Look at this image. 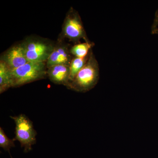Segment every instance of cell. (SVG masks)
I'll return each instance as SVG.
<instances>
[{
	"label": "cell",
	"mask_w": 158,
	"mask_h": 158,
	"mask_svg": "<svg viewBox=\"0 0 158 158\" xmlns=\"http://www.w3.org/2000/svg\"><path fill=\"white\" fill-rule=\"evenodd\" d=\"M99 76L98 63L92 52L89 53L86 64L67 87L79 92H86L97 84Z\"/></svg>",
	"instance_id": "1"
},
{
	"label": "cell",
	"mask_w": 158,
	"mask_h": 158,
	"mask_svg": "<svg viewBox=\"0 0 158 158\" xmlns=\"http://www.w3.org/2000/svg\"><path fill=\"white\" fill-rule=\"evenodd\" d=\"M46 66L45 62H29L18 68L10 69L12 87L44 78L47 74Z\"/></svg>",
	"instance_id": "2"
},
{
	"label": "cell",
	"mask_w": 158,
	"mask_h": 158,
	"mask_svg": "<svg viewBox=\"0 0 158 158\" xmlns=\"http://www.w3.org/2000/svg\"><path fill=\"white\" fill-rule=\"evenodd\" d=\"M10 117L14 120L15 124V137L13 140L19 141L24 152H28L36 142L37 133L33 123L24 114Z\"/></svg>",
	"instance_id": "3"
},
{
	"label": "cell",
	"mask_w": 158,
	"mask_h": 158,
	"mask_svg": "<svg viewBox=\"0 0 158 158\" xmlns=\"http://www.w3.org/2000/svg\"><path fill=\"white\" fill-rule=\"evenodd\" d=\"M28 62L47 61L55 47L46 40L37 38H30L22 44Z\"/></svg>",
	"instance_id": "4"
},
{
	"label": "cell",
	"mask_w": 158,
	"mask_h": 158,
	"mask_svg": "<svg viewBox=\"0 0 158 158\" xmlns=\"http://www.w3.org/2000/svg\"><path fill=\"white\" fill-rule=\"evenodd\" d=\"M63 30L65 36L71 39L77 40L83 38L89 42L87 40L81 18L76 12H71L67 16Z\"/></svg>",
	"instance_id": "5"
},
{
	"label": "cell",
	"mask_w": 158,
	"mask_h": 158,
	"mask_svg": "<svg viewBox=\"0 0 158 158\" xmlns=\"http://www.w3.org/2000/svg\"><path fill=\"white\" fill-rule=\"evenodd\" d=\"M10 69L18 68L28 62L22 44H18L9 49L2 59Z\"/></svg>",
	"instance_id": "6"
},
{
	"label": "cell",
	"mask_w": 158,
	"mask_h": 158,
	"mask_svg": "<svg viewBox=\"0 0 158 158\" xmlns=\"http://www.w3.org/2000/svg\"><path fill=\"white\" fill-rule=\"evenodd\" d=\"M47 74L55 84L67 86L69 82V65L59 64L48 68Z\"/></svg>",
	"instance_id": "7"
},
{
	"label": "cell",
	"mask_w": 158,
	"mask_h": 158,
	"mask_svg": "<svg viewBox=\"0 0 158 158\" xmlns=\"http://www.w3.org/2000/svg\"><path fill=\"white\" fill-rule=\"evenodd\" d=\"M71 61L67 49L64 47H57L54 49L47 61V67L48 68L59 64L69 65Z\"/></svg>",
	"instance_id": "8"
},
{
	"label": "cell",
	"mask_w": 158,
	"mask_h": 158,
	"mask_svg": "<svg viewBox=\"0 0 158 158\" xmlns=\"http://www.w3.org/2000/svg\"><path fill=\"white\" fill-rule=\"evenodd\" d=\"M11 85L10 69L2 60L0 62V93H2Z\"/></svg>",
	"instance_id": "9"
},
{
	"label": "cell",
	"mask_w": 158,
	"mask_h": 158,
	"mask_svg": "<svg viewBox=\"0 0 158 158\" xmlns=\"http://www.w3.org/2000/svg\"><path fill=\"white\" fill-rule=\"evenodd\" d=\"M88 58V56L84 58L75 57L74 59H72L70 65H69V83H70L73 80L75 77L77 75L78 73L84 67V65L87 62Z\"/></svg>",
	"instance_id": "10"
},
{
	"label": "cell",
	"mask_w": 158,
	"mask_h": 158,
	"mask_svg": "<svg viewBox=\"0 0 158 158\" xmlns=\"http://www.w3.org/2000/svg\"><path fill=\"white\" fill-rule=\"evenodd\" d=\"M92 44L90 42L76 44L72 48L71 53L77 58H84L88 56Z\"/></svg>",
	"instance_id": "11"
},
{
	"label": "cell",
	"mask_w": 158,
	"mask_h": 158,
	"mask_svg": "<svg viewBox=\"0 0 158 158\" xmlns=\"http://www.w3.org/2000/svg\"><path fill=\"white\" fill-rule=\"evenodd\" d=\"M15 146L13 139L11 140L8 138L3 129L0 128V147L6 151H9L10 148Z\"/></svg>",
	"instance_id": "12"
},
{
	"label": "cell",
	"mask_w": 158,
	"mask_h": 158,
	"mask_svg": "<svg viewBox=\"0 0 158 158\" xmlns=\"http://www.w3.org/2000/svg\"><path fill=\"white\" fill-rule=\"evenodd\" d=\"M158 26V10L156 13L155 18L152 27V30L156 28Z\"/></svg>",
	"instance_id": "13"
},
{
	"label": "cell",
	"mask_w": 158,
	"mask_h": 158,
	"mask_svg": "<svg viewBox=\"0 0 158 158\" xmlns=\"http://www.w3.org/2000/svg\"><path fill=\"white\" fill-rule=\"evenodd\" d=\"M152 32L153 34H158V26L156 28L152 29Z\"/></svg>",
	"instance_id": "14"
}]
</instances>
